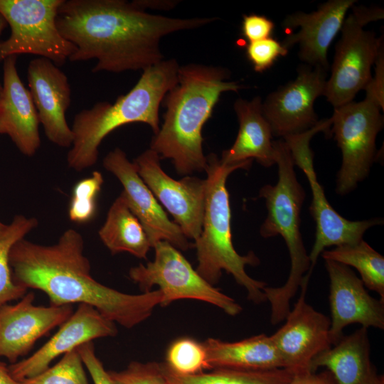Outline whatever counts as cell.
Wrapping results in <instances>:
<instances>
[{
    "mask_svg": "<svg viewBox=\"0 0 384 384\" xmlns=\"http://www.w3.org/2000/svg\"><path fill=\"white\" fill-rule=\"evenodd\" d=\"M217 18H176L145 11L136 1L63 0L56 25L76 48L72 62L97 60L93 73L144 70L164 60L160 41Z\"/></svg>",
    "mask_w": 384,
    "mask_h": 384,
    "instance_id": "obj_1",
    "label": "cell"
},
{
    "mask_svg": "<svg viewBox=\"0 0 384 384\" xmlns=\"http://www.w3.org/2000/svg\"><path fill=\"white\" fill-rule=\"evenodd\" d=\"M84 250L83 237L73 228L65 230L50 245L22 238L13 245L9 255L13 279L26 289L43 292L50 305L86 304L127 329L148 319L160 305L159 289L129 294L95 280Z\"/></svg>",
    "mask_w": 384,
    "mask_h": 384,
    "instance_id": "obj_2",
    "label": "cell"
},
{
    "mask_svg": "<svg viewBox=\"0 0 384 384\" xmlns=\"http://www.w3.org/2000/svg\"><path fill=\"white\" fill-rule=\"evenodd\" d=\"M230 71L220 66H179L178 82L164 98V123L150 144L161 159L171 160L178 174L185 176L206 171L203 125L223 92L243 87L235 81H228Z\"/></svg>",
    "mask_w": 384,
    "mask_h": 384,
    "instance_id": "obj_3",
    "label": "cell"
},
{
    "mask_svg": "<svg viewBox=\"0 0 384 384\" xmlns=\"http://www.w3.org/2000/svg\"><path fill=\"white\" fill-rule=\"evenodd\" d=\"M178 68L176 60H163L144 69L137 84L114 103L99 102L77 113L71 127L73 141L67 154L68 166L82 171L95 165L104 138L122 125L145 123L156 134L160 128L159 106L177 84Z\"/></svg>",
    "mask_w": 384,
    "mask_h": 384,
    "instance_id": "obj_4",
    "label": "cell"
},
{
    "mask_svg": "<svg viewBox=\"0 0 384 384\" xmlns=\"http://www.w3.org/2000/svg\"><path fill=\"white\" fill-rule=\"evenodd\" d=\"M207 174L205 210L202 230L194 241L198 265L196 270L209 284H217L225 271L245 288L248 299L259 304L266 300L263 289L267 284L250 277L246 265L257 266L260 260L250 251L240 255L235 250L231 233V210L226 186L229 175L238 169H249L252 160L223 164L215 154L206 156Z\"/></svg>",
    "mask_w": 384,
    "mask_h": 384,
    "instance_id": "obj_5",
    "label": "cell"
},
{
    "mask_svg": "<svg viewBox=\"0 0 384 384\" xmlns=\"http://www.w3.org/2000/svg\"><path fill=\"white\" fill-rule=\"evenodd\" d=\"M278 180L275 185L266 184L259 191L265 200L267 217L260 228V235L269 238L280 235L290 257L289 277L279 287H265L263 292L271 306L270 321L276 325L290 311V300L300 288L310 269V260L300 232V213L305 191L298 181L291 151L284 139L273 141Z\"/></svg>",
    "mask_w": 384,
    "mask_h": 384,
    "instance_id": "obj_6",
    "label": "cell"
},
{
    "mask_svg": "<svg viewBox=\"0 0 384 384\" xmlns=\"http://www.w3.org/2000/svg\"><path fill=\"white\" fill-rule=\"evenodd\" d=\"M340 31L335 46L330 77L326 80L323 96L334 108L353 101L372 78L371 68L383 46V36L364 29L370 22L384 18L383 8L352 6Z\"/></svg>",
    "mask_w": 384,
    "mask_h": 384,
    "instance_id": "obj_7",
    "label": "cell"
},
{
    "mask_svg": "<svg viewBox=\"0 0 384 384\" xmlns=\"http://www.w3.org/2000/svg\"><path fill=\"white\" fill-rule=\"evenodd\" d=\"M63 0H0V14L11 28L9 37L0 41V60L11 55H38L60 67L75 52L56 25Z\"/></svg>",
    "mask_w": 384,
    "mask_h": 384,
    "instance_id": "obj_8",
    "label": "cell"
},
{
    "mask_svg": "<svg viewBox=\"0 0 384 384\" xmlns=\"http://www.w3.org/2000/svg\"><path fill=\"white\" fill-rule=\"evenodd\" d=\"M331 119L319 120L318 124L302 133L287 136L282 139L288 145L294 166L306 175L312 193L311 215L316 223L315 241L309 255L310 269L306 276L310 278L319 256L325 248L356 244L363 239L369 228L383 223L381 218L349 220L338 214L326 199L322 186L317 181L314 168V154L310 149L311 138L318 132L330 133Z\"/></svg>",
    "mask_w": 384,
    "mask_h": 384,
    "instance_id": "obj_9",
    "label": "cell"
},
{
    "mask_svg": "<svg viewBox=\"0 0 384 384\" xmlns=\"http://www.w3.org/2000/svg\"><path fill=\"white\" fill-rule=\"evenodd\" d=\"M381 106L366 96L334 108L331 134L341 149V165L336 176V192L345 195L369 174L376 160V137L383 127Z\"/></svg>",
    "mask_w": 384,
    "mask_h": 384,
    "instance_id": "obj_10",
    "label": "cell"
},
{
    "mask_svg": "<svg viewBox=\"0 0 384 384\" xmlns=\"http://www.w3.org/2000/svg\"><path fill=\"white\" fill-rule=\"evenodd\" d=\"M153 248L154 260L130 268L129 277L143 292L158 286L162 293L161 306L178 299H192L213 304L230 316L241 312V306L204 279L179 250L166 241L156 242Z\"/></svg>",
    "mask_w": 384,
    "mask_h": 384,
    "instance_id": "obj_11",
    "label": "cell"
},
{
    "mask_svg": "<svg viewBox=\"0 0 384 384\" xmlns=\"http://www.w3.org/2000/svg\"><path fill=\"white\" fill-rule=\"evenodd\" d=\"M159 155L149 149L133 161L138 174L167 210L188 239L201 235L205 210L206 180L191 175L180 180L161 169Z\"/></svg>",
    "mask_w": 384,
    "mask_h": 384,
    "instance_id": "obj_12",
    "label": "cell"
},
{
    "mask_svg": "<svg viewBox=\"0 0 384 384\" xmlns=\"http://www.w3.org/2000/svg\"><path fill=\"white\" fill-rule=\"evenodd\" d=\"M327 72L306 64L297 68L293 80L270 92L262 103V114L274 137L302 133L319 122L314 106L323 95Z\"/></svg>",
    "mask_w": 384,
    "mask_h": 384,
    "instance_id": "obj_13",
    "label": "cell"
},
{
    "mask_svg": "<svg viewBox=\"0 0 384 384\" xmlns=\"http://www.w3.org/2000/svg\"><path fill=\"white\" fill-rule=\"evenodd\" d=\"M308 282L302 281L299 297L284 324L270 336L284 368L294 373L311 370L312 361L332 346L330 319L306 302Z\"/></svg>",
    "mask_w": 384,
    "mask_h": 384,
    "instance_id": "obj_14",
    "label": "cell"
},
{
    "mask_svg": "<svg viewBox=\"0 0 384 384\" xmlns=\"http://www.w3.org/2000/svg\"><path fill=\"white\" fill-rule=\"evenodd\" d=\"M102 164L122 183L127 202L142 225L152 247L159 241H166L183 251L194 247L181 228L169 220L124 151L115 148L105 156Z\"/></svg>",
    "mask_w": 384,
    "mask_h": 384,
    "instance_id": "obj_15",
    "label": "cell"
},
{
    "mask_svg": "<svg viewBox=\"0 0 384 384\" xmlns=\"http://www.w3.org/2000/svg\"><path fill=\"white\" fill-rule=\"evenodd\" d=\"M329 277L330 338L332 346L343 336V329L353 324L384 329V302L367 292L361 279L348 267L325 260Z\"/></svg>",
    "mask_w": 384,
    "mask_h": 384,
    "instance_id": "obj_16",
    "label": "cell"
},
{
    "mask_svg": "<svg viewBox=\"0 0 384 384\" xmlns=\"http://www.w3.org/2000/svg\"><path fill=\"white\" fill-rule=\"evenodd\" d=\"M34 298V294L28 292L15 304L0 308V357L7 358L11 364L73 313L71 305L36 306Z\"/></svg>",
    "mask_w": 384,
    "mask_h": 384,
    "instance_id": "obj_17",
    "label": "cell"
},
{
    "mask_svg": "<svg viewBox=\"0 0 384 384\" xmlns=\"http://www.w3.org/2000/svg\"><path fill=\"white\" fill-rule=\"evenodd\" d=\"M115 324L95 308L80 304L58 331L30 357L9 366L12 376L21 382L43 372L60 355L96 338L116 336Z\"/></svg>",
    "mask_w": 384,
    "mask_h": 384,
    "instance_id": "obj_18",
    "label": "cell"
},
{
    "mask_svg": "<svg viewBox=\"0 0 384 384\" xmlns=\"http://www.w3.org/2000/svg\"><path fill=\"white\" fill-rule=\"evenodd\" d=\"M27 77L46 137L58 146L70 147L73 134L65 114L71 102V89L67 75L52 61L39 57L30 61Z\"/></svg>",
    "mask_w": 384,
    "mask_h": 384,
    "instance_id": "obj_19",
    "label": "cell"
},
{
    "mask_svg": "<svg viewBox=\"0 0 384 384\" xmlns=\"http://www.w3.org/2000/svg\"><path fill=\"white\" fill-rule=\"evenodd\" d=\"M356 1L329 0L311 13L297 11L289 14L284 19L282 27L300 29L296 33L288 34L282 45L287 50L298 45V56L304 64L328 72V49L340 31L348 11Z\"/></svg>",
    "mask_w": 384,
    "mask_h": 384,
    "instance_id": "obj_20",
    "label": "cell"
},
{
    "mask_svg": "<svg viewBox=\"0 0 384 384\" xmlns=\"http://www.w3.org/2000/svg\"><path fill=\"white\" fill-rule=\"evenodd\" d=\"M17 55L4 59L0 98V121L18 149L32 156L41 146L39 119L30 91L16 68Z\"/></svg>",
    "mask_w": 384,
    "mask_h": 384,
    "instance_id": "obj_21",
    "label": "cell"
},
{
    "mask_svg": "<svg viewBox=\"0 0 384 384\" xmlns=\"http://www.w3.org/2000/svg\"><path fill=\"white\" fill-rule=\"evenodd\" d=\"M262 103L259 96L251 100L239 98L235 102L239 130L231 147L223 151L222 164H237L255 159L265 167L276 164L273 135L262 114Z\"/></svg>",
    "mask_w": 384,
    "mask_h": 384,
    "instance_id": "obj_22",
    "label": "cell"
},
{
    "mask_svg": "<svg viewBox=\"0 0 384 384\" xmlns=\"http://www.w3.org/2000/svg\"><path fill=\"white\" fill-rule=\"evenodd\" d=\"M368 329L361 327L343 336L335 344L317 356L310 365L316 371L324 367L338 384H384L370 361Z\"/></svg>",
    "mask_w": 384,
    "mask_h": 384,
    "instance_id": "obj_23",
    "label": "cell"
},
{
    "mask_svg": "<svg viewBox=\"0 0 384 384\" xmlns=\"http://www.w3.org/2000/svg\"><path fill=\"white\" fill-rule=\"evenodd\" d=\"M203 343L210 370H266L284 368L270 336L265 334L233 342L209 338Z\"/></svg>",
    "mask_w": 384,
    "mask_h": 384,
    "instance_id": "obj_24",
    "label": "cell"
},
{
    "mask_svg": "<svg viewBox=\"0 0 384 384\" xmlns=\"http://www.w3.org/2000/svg\"><path fill=\"white\" fill-rule=\"evenodd\" d=\"M98 235L112 255L127 252L146 259L152 247L142 225L131 210L122 192L111 205Z\"/></svg>",
    "mask_w": 384,
    "mask_h": 384,
    "instance_id": "obj_25",
    "label": "cell"
},
{
    "mask_svg": "<svg viewBox=\"0 0 384 384\" xmlns=\"http://www.w3.org/2000/svg\"><path fill=\"white\" fill-rule=\"evenodd\" d=\"M321 257L356 268L364 286L375 292L384 302V257L366 241L324 250Z\"/></svg>",
    "mask_w": 384,
    "mask_h": 384,
    "instance_id": "obj_26",
    "label": "cell"
},
{
    "mask_svg": "<svg viewBox=\"0 0 384 384\" xmlns=\"http://www.w3.org/2000/svg\"><path fill=\"white\" fill-rule=\"evenodd\" d=\"M166 370L169 379L174 384H287L294 373L284 368L266 370L214 368L208 373L180 376L167 367Z\"/></svg>",
    "mask_w": 384,
    "mask_h": 384,
    "instance_id": "obj_27",
    "label": "cell"
},
{
    "mask_svg": "<svg viewBox=\"0 0 384 384\" xmlns=\"http://www.w3.org/2000/svg\"><path fill=\"white\" fill-rule=\"evenodd\" d=\"M37 218L16 215L0 234V308L23 297L27 289L13 279L9 255L13 245L38 226Z\"/></svg>",
    "mask_w": 384,
    "mask_h": 384,
    "instance_id": "obj_28",
    "label": "cell"
},
{
    "mask_svg": "<svg viewBox=\"0 0 384 384\" xmlns=\"http://www.w3.org/2000/svg\"><path fill=\"white\" fill-rule=\"evenodd\" d=\"M167 368L180 376L196 375L210 370L207 352L203 343L183 337L173 341L166 354Z\"/></svg>",
    "mask_w": 384,
    "mask_h": 384,
    "instance_id": "obj_29",
    "label": "cell"
},
{
    "mask_svg": "<svg viewBox=\"0 0 384 384\" xmlns=\"http://www.w3.org/2000/svg\"><path fill=\"white\" fill-rule=\"evenodd\" d=\"M84 363L78 348L39 374L21 381V384H89Z\"/></svg>",
    "mask_w": 384,
    "mask_h": 384,
    "instance_id": "obj_30",
    "label": "cell"
},
{
    "mask_svg": "<svg viewBox=\"0 0 384 384\" xmlns=\"http://www.w3.org/2000/svg\"><path fill=\"white\" fill-rule=\"evenodd\" d=\"M104 179L101 172L95 171L91 176L79 181L74 186L68 207L71 221L85 223L91 220L97 210V198Z\"/></svg>",
    "mask_w": 384,
    "mask_h": 384,
    "instance_id": "obj_31",
    "label": "cell"
},
{
    "mask_svg": "<svg viewBox=\"0 0 384 384\" xmlns=\"http://www.w3.org/2000/svg\"><path fill=\"white\" fill-rule=\"evenodd\" d=\"M113 384H169L165 363L131 362L120 371L108 370Z\"/></svg>",
    "mask_w": 384,
    "mask_h": 384,
    "instance_id": "obj_32",
    "label": "cell"
},
{
    "mask_svg": "<svg viewBox=\"0 0 384 384\" xmlns=\"http://www.w3.org/2000/svg\"><path fill=\"white\" fill-rule=\"evenodd\" d=\"M287 50L273 38L250 42L246 47V56L255 72L262 73L269 69L279 57L287 55Z\"/></svg>",
    "mask_w": 384,
    "mask_h": 384,
    "instance_id": "obj_33",
    "label": "cell"
},
{
    "mask_svg": "<svg viewBox=\"0 0 384 384\" xmlns=\"http://www.w3.org/2000/svg\"><path fill=\"white\" fill-rule=\"evenodd\" d=\"M274 28V22L265 16L255 14L242 16V34L249 43L270 38Z\"/></svg>",
    "mask_w": 384,
    "mask_h": 384,
    "instance_id": "obj_34",
    "label": "cell"
},
{
    "mask_svg": "<svg viewBox=\"0 0 384 384\" xmlns=\"http://www.w3.org/2000/svg\"><path fill=\"white\" fill-rule=\"evenodd\" d=\"M77 348L94 384H113L108 372L96 355L92 341L83 343Z\"/></svg>",
    "mask_w": 384,
    "mask_h": 384,
    "instance_id": "obj_35",
    "label": "cell"
},
{
    "mask_svg": "<svg viewBox=\"0 0 384 384\" xmlns=\"http://www.w3.org/2000/svg\"><path fill=\"white\" fill-rule=\"evenodd\" d=\"M380 48L375 61V75L365 87L367 97L374 99L384 109V53Z\"/></svg>",
    "mask_w": 384,
    "mask_h": 384,
    "instance_id": "obj_36",
    "label": "cell"
},
{
    "mask_svg": "<svg viewBox=\"0 0 384 384\" xmlns=\"http://www.w3.org/2000/svg\"><path fill=\"white\" fill-rule=\"evenodd\" d=\"M287 384H338L332 374L328 371L317 373L309 370L294 373Z\"/></svg>",
    "mask_w": 384,
    "mask_h": 384,
    "instance_id": "obj_37",
    "label": "cell"
},
{
    "mask_svg": "<svg viewBox=\"0 0 384 384\" xmlns=\"http://www.w3.org/2000/svg\"><path fill=\"white\" fill-rule=\"evenodd\" d=\"M136 2L143 9H146V8H154L158 9H171L175 6L176 1H141L138 0Z\"/></svg>",
    "mask_w": 384,
    "mask_h": 384,
    "instance_id": "obj_38",
    "label": "cell"
},
{
    "mask_svg": "<svg viewBox=\"0 0 384 384\" xmlns=\"http://www.w3.org/2000/svg\"><path fill=\"white\" fill-rule=\"evenodd\" d=\"M0 384H21L11 374L9 366L0 361Z\"/></svg>",
    "mask_w": 384,
    "mask_h": 384,
    "instance_id": "obj_39",
    "label": "cell"
},
{
    "mask_svg": "<svg viewBox=\"0 0 384 384\" xmlns=\"http://www.w3.org/2000/svg\"><path fill=\"white\" fill-rule=\"evenodd\" d=\"M6 26H7L6 21L0 14V36L1 33H3L4 30L6 28ZM1 92H2V85L0 83V98L1 95Z\"/></svg>",
    "mask_w": 384,
    "mask_h": 384,
    "instance_id": "obj_40",
    "label": "cell"
},
{
    "mask_svg": "<svg viewBox=\"0 0 384 384\" xmlns=\"http://www.w3.org/2000/svg\"><path fill=\"white\" fill-rule=\"evenodd\" d=\"M7 225L0 221V234L5 230Z\"/></svg>",
    "mask_w": 384,
    "mask_h": 384,
    "instance_id": "obj_41",
    "label": "cell"
},
{
    "mask_svg": "<svg viewBox=\"0 0 384 384\" xmlns=\"http://www.w3.org/2000/svg\"><path fill=\"white\" fill-rule=\"evenodd\" d=\"M5 134V131L0 121V134Z\"/></svg>",
    "mask_w": 384,
    "mask_h": 384,
    "instance_id": "obj_42",
    "label": "cell"
},
{
    "mask_svg": "<svg viewBox=\"0 0 384 384\" xmlns=\"http://www.w3.org/2000/svg\"><path fill=\"white\" fill-rule=\"evenodd\" d=\"M169 384H174V383H172L169 379Z\"/></svg>",
    "mask_w": 384,
    "mask_h": 384,
    "instance_id": "obj_43",
    "label": "cell"
}]
</instances>
